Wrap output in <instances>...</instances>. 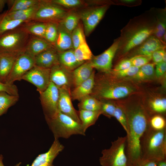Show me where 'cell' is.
<instances>
[{
    "instance_id": "2",
    "label": "cell",
    "mask_w": 166,
    "mask_h": 166,
    "mask_svg": "<svg viewBox=\"0 0 166 166\" xmlns=\"http://www.w3.org/2000/svg\"><path fill=\"white\" fill-rule=\"evenodd\" d=\"M156 22L155 9L131 19L121 30L115 55L121 57L127 55L152 35Z\"/></svg>"
},
{
    "instance_id": "31",
    "label": "cell",
    "mask_w": 166,
    "mask_h": 166,
    "mask_svg": "<svg viewBox=\"0 0 166 166\" xmlns=\"http://www.w3.org/2000/svg\"><path fill=\"white\" fill-rule=\"evenodd\" d=\"M25 22L10 19L6 11L0 14V35L20 26Z\"/></svg>"
},
{
    "instance_id": "46",
    "label": "cell",
    "mask_w": 166,
    "mask_h": 166,
    "mask_svg": "<svg viewBox=\"0 0 166 166\" xmlns=\"http://www.w3.org/2000/svg\"><path fill=\"white\" fill-rule=\"evenodd\" d=\"M152 59L154 63L156 64L162 61L166 62L165 48L159 49L154 52L152 55Z\"/></svg>"
},
{
    "instance_id": "14",
    "label": "cell",
    "mask_w": 166,
    "mask_h": 166,
    "mask_svg": "<svg viewBox=\"0 0 166 166\" xmlns=\"http://www.w3.org/2000/svg\"><path fill=\"white\" fill-rule=\"evenodd\" d=\"M50 79V81L58 88L71 89L73 86V71L67 70L59 64L51 69Z\"/></svg>"
},
{
    "instance_id": "48",
    "label": "cell",
    "mask_w": 166,
    "mask_h": 166,
    "mask_svg": "<svg viewBox=\"0 0 166 166\" xmlns=\"http://www.w3.org/2000/svg\"><path fill=\"white\" fill-rule=\"evenodd\" d=\"M166 71V62L162 61L156 64L155 73L157 77L162 76Z\"/></svg>"
},
{
    "instance_id": "19",
    "label": "cell",
    "mask_w": 166,
    "mask_h": 166,
    "mask_svg": "<svg viewBox=\"0 0 166 166\" xmlns=\"http://www.w3.org/2000/svg\"><path fill=\"white\" fill-rule=\"evenodd\" d=\"M35 65L51 69L59 64L58 52L54 48L46 50L34 57Z\"/></svg>"
},
{
    "instance_id": "52",
    "label": "cell",
    "mask_w": 166,
    "mask_h": 166,
    "mask_svg": "<svg viewBox=\"0 0 166 166\" xmlns=\"http://www.w3.org/2000/svg\"><path fill=\"white\" fill-rule=\"evenodd\" d=\"M157 166H166V159L158 161Z\"/></svg>"
},
{
    "instance_id": "37",
    "label": "cell",
    "mask_w": 166,
    "mask_h": 166,
    "mask_svg": "<svg viewBox=\"0 0 166 166\" xmlns=\"http://www.w3.org/2000/svg\"><path fill=\"white\" fill-rule=\"evenodd\" d=\"M71 36L74 49L86 41L83 27L80 23L71 33Z\"/></svg>"
},
{
    "instance_id": "4",
    "label": "cell",
    "mask_w": 166,
    "mask_h": 166,
    "mask_svg": "<svg viewBox=\"0 0 166 166\" xmlns=\"http://www.w3.org/2000/svg\"><path fill=\"white\" fill-rule=\"evenodd\" d=\"M101 76L95 75L94 84L90 95L100 100L116 99L125 97L133 91L130 86L117 84L110 73H104Z\"/></svg>"
},
{
    "instance_id": "51",
    "label": "cell",
    "mask_w": 166,
    "mask_h": 166,
    "mask_svg": "<svg viewBox=\"0 0 166 166\" xmlns=\"http://www.w3.org/2000/svg\"><path fill=\"white\" fill-rule=\"evenodd\" d=\"M7 0H0V12H1L4 8Z\"/></svg>"
},
{
    "instance_id": "23",
    "label": "cell",
    "mask_w": 166,
    "mask_h": 166,
    "mask_svg": "<svg viewBox=\"0 0 166 166\" xmlns=\"http://www.w3.org/2000/svg\"><path fill=\"white\" fill-rule=\"evenodd\" d=\"M93 68L89 61H87L73 71V86H77L90 77Z\"/></svg>"
},
{
    "instance_id": "36",
    "label": "cell",
    "mask_w": 166,
    "mask_h": 166,
    "mask_svg": "<svg viewBox=\"0 0 166 166\" xmlns=\"http://www.w3.org/2000/svg\"><path fill=\"white\" fill-rule=\"evenodd\" d=\"M154 63H148L141 67L138 71L132 78L137 80H143L149 79L152 77L155 73Z\"/></svg>"
},
{
    "instance_id": "9",
    "label": "cell",
    "mask_w": 166,
    "mask_h": 166,
    "mask_svg": "<svg viewBox=\"0 0 166 166\" xmlns=\"http://www.w3.org/2000/svg\"><path fill=\"white\" fill-rule=\"evenodd\" d=\"M39 93L41 103L45 119H51L58 111L59 89L50 82L47 88L44 91Z\"/></svg>"
},
{
    "instance_id": "33",
    "label": "cell",
    "mask_w": 166,
    "mask_h": 166,
    "mask_svg": "<svg viewBox=\"0 0 166 166\" xmlns=\"http://www.w3.org/2000/svg\"><path fill=\"white\" fill-rule=\"evenodd\" d=\"M78 107L79 110L100 111L101 102L99 100L89 95L80 101Z\"/></svg>"
},
{
    "instance_id": "38",
    "label": "cell",
    "mask_w": 166,
    "mask_h": 166,
    "mask_svg": "<svg viewBox=\"0 0 166 166\" xmlns=\"http://www.w3.org/2000/svg\"><path fill=\"white\" fill-rule=\"evenodd\" d=\"M58 25V23H55L47 24L44 39L53 45L57 38Z\"/></svg>"
},
{
    "instance_id": "10",
    "label": "cell",
    "mask_w": 166,
    "mask_h": 166,
    "mask_svg": "<svg viewBox=\"0 0 166 166\" xmlns=\"http://www.w3.org/2000/svg\"><path fill=\"white\" fill-rule=\"evenodd\" d=\"M109 7L105 4L85 10L79 14L85 35L88 36L101 20Z\"/></svg>"
},
{
    "instance_id": "40",
    "label": "cell",
    "mask_w": 166,
    "mask_h": 166,
    "mask_svg": "<svg viewBox=\"0 0 166 166\" xmlns=\"http://www.w3.org/2000/svg\"><path fill=\"white\" fill-rule=\"evenodd\" d=\"M149 124L151 127L156 130H161L166 128L165 120L161 115L157 114L151 117Z\"/></svg>"
},
{
    "instance_id": "29",
    "label": "cell",
    "mask_w": 166,
    "mask_h": 166,
    "mask_svg": "<svg viewBox=\"0 0 166 166\" xmlns=\"http://www.w3.org/2000/svg\"><path fill=\"white\" fill-rule=\"evenodd\" d=\"M80 15L69 11L64 16L59 24L66 31L71 34L79 23Z\"/></svg>"
},
{
    "instance_id": "32",
    "label": "cell",
    "mask_w": 166,
    "mask_h": 166,
    "mask_svg": "<svg viewBox=\"0 0 166 166\" xmlns=\"http://www.w3.org/2000/svg\"><path fill=\"white\" fill-rule=\"evenodd\" d=\"M145 109L150 117L155 115L164 114L166 111V99L156 98L150 102L148 107Z\"/></svg>"
},
{
    "instance_id": "42",
    "label": "cell",
    "mask_w": 166,
    "mask_h": 166,
    "mask_svg": "<svg viewBox=\"0 0 166 166\" xmlns=\"http://www.w3.org/2000/svg\"><path fill=\"white\" fill-rule=\"evenodd\" d=\"M113 117H115L121 124L127 133L128 130L127 117L122 106L116 105Z\"/></svg>"
},
{
    "instance_id": "44",
    "label": "cell",
    "mask_w": 166,
    "mask_h": 166,
    "mask_svg": "<svg viewBox=\"0 0 166 166\" xmlns=\"http://www.w3.org/2000/svg\"><path fill=\"white\" fill-rule=\"evenodd\" d=\"M132 65L140 67L148 63L152 58L143 55H137L130 58Z\"/></svg>"
},
{
    "instance_id": "43",
    "label": "cell",
    "mask_w": 166,
    "mask_h": 166,
    "mask_svg": "<svg viewBox=\"0 0 166 166\" xmlns=\"http://www.w3.org/2000/svg\"><path fill=\"white\" fill-rule=\"evenodd\" d=\"M53 3L64 8L73 9L81 6L83 2L79 0H53Z\"/></svg>"
},
{
    "instance_id": "13",
    "label": "cell",
    "mask_w": 166,
    "mask_h": 166,
    "mask_svg": "<svg viewBox=\"0 0 166 166\" xmlns=\"http://www.w3.org/2000/svg\"><path fill=\"white\" fill-rule=\"evenodd\" d=\"M119 42L118 38L102 53L93 56L90 60L93 68L103 73H109L112 69V62L117 52Z\"/></svg>"
},
{
    "instance_id": "27",
    "label": "cell",
    "mask_w": 166,
    "mask_h": 166,
    "mask_svg": "<svg viewBox=\"0 0 166 166\" xmlns=\"http://www.w3.org/2000/svg\"><path fill=\"white\" fill-rule=\"evenodd\" d=\"M39 2L37 5L26 10L12 12H8L7 10V15L10 18L13 20L25 22L31 21L38 9Z\"/></svg>"
},
{
    "instance_id": "45",
    "label": "cell",
    "mask_w": 166,
    "mask_h": 166,
    "mask_svg": "<svg viewBox=\"0 0 166 166\" xmlns=\"http://www.w3.org/2000/svg\"><path fill=\"white\" fill-rule=\"evenodd\" d=\"M0 92H4L11 95L19 96L17 87L14 84H10L0 81Z\"/></svg>"
},
{
    "instance_id": "30",
    "label": "cell",
    "mask_w": 166,
    "mask_h": 166,
    "mask_svg": "<svg viewBox=\"0 0 166 166\" xmlns=\"http://www.w3.org/2000/svg\"><path fill=\"white\" fill-rule=\"evenodd\" d=\"M40 0H9L6 3L8 12H12L29 9L37 5Z\"/></svg>"
},
{
    "instance_id": "21",
    "label": "cell",
    "mask_w": 166,
    "mask_h": 166,
    "mask_svg": "<svg viewBox=\"0 0 166 166\" xmlns=\"http://www.w3.org/2000/svg\"><path fill=\"white\" fill-rule=\"evenodd\" d=\"M20 54H0V81L5 83L17 58Z\"/></svg>"
},
{
    "instance_id": "17",
    "label": "cell",
    "mask_w": 166,
    "mask_h": 166,
    "mask_svg": "<svg viewBox=\"0 0 166 166\" xmlns=\"http://www.w3.org/2000/svg\"><path fill=\"white\" fill-rule=\"evenodd\" d=\"M64 148V145L58 139H54L49 150L38 155L30 166H54L53 164L54 160Z\"/></svg>"
},
{
    "instance_id": "53",
    "label": "cell",
    "mask_w": 166,
    "mask_h": 166,
    "mask_svg": "<svg viewBox=\"0 0 166 166\" xmlns=\"http://www.w3.org/2000/svg\"><path fill=\"white\" fill-rule=\"evenodd\" d=\"M3 157L2 154L0 155V166H5L3 163Z\"/></svg>"
},
{
    "instance_id": "1",
    "label": "cell",
    "mask_w": 166,
    "mask_h": 166,
    "mask_svg": "<svg viewBox=\"0 0 166 166\" xmlns=\"http://www.w3.org/2000/svg\"><path fill=\"white\" fill-rule=\"evenodd\" d=\"M122 106L126 113L128 128L125 147L128 165L134 166L141 160L140 141L149 126L150 117L141 104H128Z\"/></svg>"
},
{
    "instance_id": "54",
    "label": "cell",
    "mask_w": 166,
    "mask_h": 166,
    "mask_svg": "<svg viewBox=\"0 0 166 166\" xmlns=\"http://www.w3.org/2000/svg\"><path fill=\"white\" fill-rule=\"evenodd\" d=\"M22 162H19L17 164H16L14 166H20Z\"/></svg>"
},
{
    "instance_id": "25",
    "label": "cell",
    "mask_w": 166,
    "mask_h": 166,
    "mask_svg": "<svg viewBox=\"0 0 166 166\" xmlns=\"http://www.w3.org/2000/svg\"><path fill=\"white\" fill-rule=\"evenodd\" d=\"M155 11L156 22L152 35L160 40L162 42L164 34L166 33V9H155Z\"/></svg>"
},
{
    "instance_id": "24",
    "label": "cell",
    "mask_w": 166,
    "mask_h": 166,
    "mask_svg": "<svg viewBox=\"0 0 166 166\" xmlns=\"http://www.w3.org/2000/svg\"><path fill=\"white\" fill-rule=\"evenodd\" d=\"M58 54L59 64L70 71H73L83 64L77 59L73 49L58 52Z\"/></svg>"
},
{
    "instance_id": "11",
    "label": "cell",
    "mask_w": 166,
    "mask_h": 166,
    "mask_svg": "<svg viewBox=\"0 0 166 166\" xmlns=\"http://www.w3.org/2000/svg\"><path fill=\"white\" fill-rule=\"evenodd\" d=\"M34 65V58L25 52L17 58L12 69L5 83L13 84L16 81H21L23 76Z\"/></svg>"
},
{
    "instance_id": "47",
    "label": "cell",
    "mask_w": 166,
    "mask_h": 166,
    "mask_svg": "<svg viewBox=\"0 0 166 166\" xmlns=\"http://www.w3.org/2000/svg\"><path fill=\"white\" fill-rule=\"evenodd\" d=\"M132 66L130 58H125L120 61L112 69L114 71H119L127 69Z\"/></svg>"
},
{
    "instance_id": "50",
    "label": "cell",
    "mask_w": 166,
    "mask_h": 166,
    "mask_svg": "<svg viewBox=\"0 0 166 166\" xmlns=\"http://www.w3.org/2000/svg\"><path fill=\"white\" fill-rule=\"evenodd\" d=\"M157 162L151 160H140L134 166H157Z\"/></svg>"
},
{
    "instance_id": "15",
    "label": "cell",
    "mask_w": 166,
    "mask_h": 166,
    "mask_svg": "<svg viewBox=\"0 0 166 166\" xmlns=\"http://www.w3.org/2000/svg\"><path fill=\"white\" fill-rule=\"evenodd\" d=\"M164 48H166V45L152 35L127 55H131V57L137 55H143L152 58V55L154 52Z\"/></svg>"
},
{
    "instance_id": "5",
    "label": "cell",
    "mask_w": 166,
    "mask_h": 166,
    "mask_svg": "<svg viewBox=\"0 0 166 166\" xmlns=\"http://www.w3.org/2000/svg\"><path fill=\"white\" fill-rule=\"evenodd\" d=\"M45 120L54 139H67L75 135H85L81 123L58 110L53 117Z\"/></svg>"
},
{
    "instance_id": "3",
    "label": "cell",
    "mask_w": 166,
    "mask_h": 166,
    "mask_svg": "<svg viewBox=\"0 0 166 166\" xmlns=\"http://www.w3.org/2000/svg\"><path fill=\"white\" fill-rule=\"evenodd\" d=\"M140 145L141 160L158 162L166 159V128L158 130L149 126Z\"/></svg>"
},
{
    "instance_id": "41",
    "label": "cell",
    "mask_w": 166,
    "mask_h": 166,
    "mask_svg": "<svg viewBox=\"0 0 166 166\" xmlns=\"http://www.w3.org/2000/svg\"><path fill=\"white\" fill-rule=\"evenodd\" d=\"M140 68L132 65L127 69L121 70L114 71L112 69L109 73L114 77H131L136 74Z\"/></svg>"
},
{
    "instance_id": "28",
    "label": "cell",
    "mask_w": 166,
    "mask_h": 166,
    "mask_svg": "<svg viewBox=\"0 0 166 166\" xmlns=\"http://www.w3.org/2000/svg\"><path fill=\"white\" fill-rule=\"evenodd\" d=\"M47 23L30 21L24 23L23 27L30 35L44 39Z\"/></svg>"
},
{
    "instance_id": "7",
    "label": "cell",
    "mask_w": 166,
    "mask_h": 166,
    "mask_svg": "<svg viewBox=\"0 0 166 166\" xmlns=\"http://www.w3.org/2000/svg\"><path fill=\"white\" fill-rule=\"evenodd\" d=\"M127 136L118 137L111 145L101 152L99 162L101 166H128L125 152Z\"/></svg>"
},
{
    "instance_id": "20",
    "label": "cell",
    "mask_w": 166,
    "mask_h": 166,
    "mask_svg": "<svg viewBox=\"0 0 166 166\" xmlns=\"http://www.w3.org/2000/svg\"><path fill=\"white\" fill-rule=\"evenodd\" d=\"M95 72L94 70L89 78L70 91L72 100L80 101L92 93L94 84Z\"/></svg>"
},
{
    "instance_id": "18",
    "label": "cell",
    "mask_w": 166,
    "mask_h": 166,
    "mask_svg": "<svg viewBox=\"0 0 166 166\" xmlns=\"http://www.w3.org/2000/svg\"><path fill=\"white\" fill-rule=\"evenodd\" d=\"M53 48L52 44L44 39L30 35L25 52L34 58L41 53Z\"/></svg>"
},
{
    "instance_id": "35",
    "label": "cell",
    "mask_w": 166,
    "mask_h": 166,
    "mask_svg": "<svg viewBox=\"0 0 166 166\" xmlns=\"http://www.w3.org/2000/svg\"><path fill=\"white\" fill-rule=\"evenodd\" d=\"M74 50L77 60L83 63L90 60L93 56L86 41L82 42Z\"/></svg>"
},
{
    "instance_id": "39",
    "label": "cell",
    "mask_w": 166,
    "mask_h": 166,
    "mask_svg": "<svg viewBox=\"0 0 166 166\" xmlns=\"http://www.w3.org/2000/svg\"><path fill=\"white\" fill-rule=\"evenodd\" d=\"M100 101L101 102L100 111L101 114L109 118L113 117L116 105L109 101Z\"/></svg>"
},
{
    "instance_id": "34",
    "label": "cell",
    "mask_w": 166,
    "mask_h": 166,
    "mask_svg": "<svg viewBox=\"0 0 166 166\" xmlns=\"http://www.w3.org/2000/svg\"><path fill=\"white\" fill-rule=\"evenodd\" d=\"M19 98V96L0 92V116L5 113L10 107L15 105L18 101Z\"/></svg>"
},
{
    "instance_id": "16",
    "label": "cell",
    "mask_w": 166,
    "mask_h": 166,
    "mask_svg": "<svg viewBox=\"0 0 166 166\" xmlns=\"http://www.w3.org/2000/svg\"><path fill=\"white\" fill-rule=\"evenodd\" d=\"M59 89V96L58 110L62 113L70 117L77 122L81 123L78 111L74 108L70 96L71 89L66 88Z\"/></svg>"
},
{
    "instance_id": "12",
    "label": "cell",
    "mask_w": 166,
    "mask_h": 166,
    "mask_svg": "<svg viewBox=\"0 0 166 166\" xmlns=\"http://www.w3.org/2000/svg\"><path fill=\"white\" fill-rule=\"evenodd\" d=\"M50 70L34 65L23 76L22 80L34 85L40 93L44 91L50 84Z\"/></svg>"
},
{
    "instance_id": "6",
    "label": "cell",
    "mask_w": 166,
    "mask_h": 166,
    "mask_svg": "<svg viewBox=\"0 0 166 166\" xmlns=\"http://www.w3.org/2000/svg\"><path fill=\"white\" fill-rule=\"evenodd\" d=\"M22 24L0 35V54H20L25 52L30 35Z\"/></svg>"
},
{
    "instance_id": "22",
    "label": "cell",
    "mask_w": 166,
    "mask_h": 166,
    "mask_svg": "<svg viewBox=\"0 0 166 166\" xmlns=\"http://www.w3.org/2000/svg\"><path fill=\"white\" fill-rule=\"evenodd\" d=\"M53 45L57 52L73 49L71 34L66 31L59 23L57 35Z\"/></svg>"
},
{
    "instance_id": "8",
    "label": "cell",
    "mask_w": 166,
    "mask_h": 166,
    "mask_svg": "<svg viewBox=\"0 0 166 166\" xmlns=\"http://www.w3.org/2000/svg\"><path fill=\"white\" fill-rule=\"evenodd\" d=\"M69 12L51 0H40L38 9L31 21L59 23Z\"/></svg>"
},
{
    "instance_id": "26",
    "label": "cell",
    "mask_w": 166,
    "mask_h": 166,
    "mask_svg": "<svg viewBox=\"0 0 166 166\" xmlns=\"http://www.w3.org/2000/svg\"><path fill=\"white\" fill-rule=\"evenodd\" d=\"M79 118L84 131L94 125L101 114L100 111L80 110L78 111Z\"/></svg>"
},
{
    "instance_id": "49",
    "label": "cell",
    "mask_w": 166,
    "mask_h": 166,
    "mask_svg": "<svg viewBox=\"0 0 166 166\" xmlns=\"http://www.w3.org/2000/svg\"><path fill=\"white\" fill-rule=\"evenodd\" d=\"M116 2H118L117 3L118 4H120V5L122 4L123 5L130 6L138 5L139 4H140V2H141L140 1H138L135 0H120Z\"/></svg>"
}]
</instances>
